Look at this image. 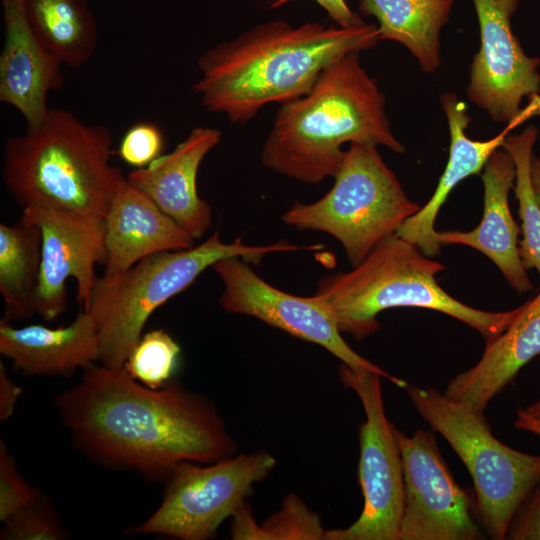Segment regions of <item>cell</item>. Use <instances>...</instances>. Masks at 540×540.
<instances>
[{
  "label": "cell",
  "mask_w": 540,
  "mask_h": 540,
  "mask_svg": "<svg viewBox=\"0 0 540 540\" xmlns=\"http://www.w3.org/2000/svg\"><path fill=\"white\" fill-rule=\"evenodd\" d=\"M531 182L537 203L540 207V158L535 155L531 159Z\"/></svg>",
  "instance_id": "cell-35"
},
{
  "label": "cell",
  "mask_w": 540,
  "mask_h": 540,
  "mask_svg": "<svg viewBox=\"0 0 540 540\" xmlns=\"http://www.w3.org/2000/svg\"><path fill=\"white\" fill-rule=\"evenodd\" d=\"M54 405L85 456L149 480L165 481L182 462L206 464L237 453L211 401L173 380L150 388L124 367L90 365Z\"/></svg>",
  "instance_id": "cell-1"
},
{
  "label": "cell",
  "mask_w": 540,
  "mask_h": 540,
  "mask_svg": "<svg viewBox=\"0 0 540 540\" xmlns=\"http://www.w3.org/2000/svg\"><path fill=\"white\" fill-rule=\"evenodd\" d=\"M181 348L163 329L142 335L129 354L124 368L141 384L160 388L172 380L177 368Z\"/></svg>",
  "instance_id": "cell-27"
},
{
  "label": "cell",
  "mask_w": 540,
  "mask_h": 540,
  "mask_svg": "<svg viewBox=\"0 0 540 540\" xmlns=\"http://www.w3.org/2000/svg\"><path fill=\"white\" fill-rule=\"evenodd\" d=\"M221 140L220 130L197 126L173 151L135 169L126 179L194 239H199L211 226L212 209L198 194V170Z\"/></svg>",
  "instance_id": "cell-16"
},
{
  "label": "cell",
  "mask_w": 540,
  "mask_h": 540,
  "mask_svg": "<svg viewBox=\"0 0 540 540\" xmlns=\"http://www.w3.org/2000/svg\"><path fill=\"white\" fill-rule=\"evenodd\" d=\"M232 539L324 540L326 532L319 516L295 494L288 495L281 509L259 526L246 502L232 515Z\"/></svg>",
  "instance_id": "cell-26"
},
{
  "label": "cell",
  "mask_w": 540,
  "mask_h": 540,
  "mask_svg": "<svg viewBox=\"0 0 540 540\" xmlns=\"http://www.w3.org/2000/svg\"><path fill=\"white\" fill-rule=\"evenodd\" d=\"M421 417L441 434L469 471L481 525L503 540L526 495L540 476V455L526 454L498 440L482 412L433 388H403Z\"/></svg>",
  "instance_id": "cell-8"
},
{
  "label": "cell",
  "mask_w": 540,
  "mask_h": 540,
  "mask_svg": "<svg viewBox=\"0 0 540 540\" xmlns=\"http://www.w3.org/2000/svg\"><path fill=\"white\" fill-rule=\"evenodd\" d=\"M0 532L2 540H62L67 532L47 497L39 495L6 520Z\"/></svg>",
  "instance_id": "cell-28"
},
{
  "label": "cell",
  "mask_w": 540,
  "mask_h": 540,
  "mask_svg": "<svg viewBox=\"0 0 540 540\" xmlns=\"http://www.w3.org/2000/svg\"><path fill=\"white\" fill-rule=\"evenodd\" d=\"M339 378L357 394L366 415L359 427L358 464L364 503L353 524L327 530L325 540H399L404 510L403 468L394 425L384 409L381 376L342 363Z\"/></svg>",
  "instance_id": "cell-10"
},
{
  "label": "cell",
  "mask_w": 540,
  "mask_h": 540,
  "mask_svg": "<svg viewBox=\"0 0 540 540\" xmlns=\"http://www.w3.org/2000/svg\"><path fill=\"white\" fill-rule=\"evenodd\" d=\"M480 47L470 65L467 97L496 122L508 124L522 112L524 98L540 93L539 58L525 54L511 26L519 0H472Z\"/></svg>",
  "instance_id": "cell-13"
},
{
  "label": "cell",
  "mask_w": 540,
  "mask_h": 540,
  "mask_svg": "<svg viewBox=\"0 0 540 540\" xmlns=\"http://www.w3.org/2000/svg\"><path fill=\"white\" fill-rule=\"evenodd\" d=\"M540 99L534 98L530 105L497 136L485 140L470 139L466 135L471 117L466 103L454 92H446L440 97V104L446 115L449 133V157L439 178L436 189L429 201L397 230L396 235L416 244L429 257L437 256L441 243L435 230L436 217L450 192L469 176L480 174L495 150L502 147L509 132L521 121L540 108Z\"/></svg>",
  "instance_id": "cell-17"
},
{
  "label": "cell",
  "mask_w": 540,
  "mask_h": 540,
  "mask_svg": "<svg viewBox=\"0 0 540 540\" xmlns=\"http://www.w3.org/2000/svg\"><path fill=\"white\" fill-rule=\"evenodd\" d=\"M163 145L164 137L156 124L139 122L126 131L117 153L126 164L141 169L162 155Z\"/></svg>",
  "instance_id": "cell-30"
},
{
  "label": "cell",
  "mask_w": 540,
  "mask_h": 540,
  "mask_svg": "<svg viewBox=\"0 0 540 540\" xmlns=\"http://www.w3.org/2000/svg\"><path fill=\"white\" fill-rule=\"evenodd\" d=\"M112 154L107 127L50 108L38 126L5 141L2 178L22 208L40 204L105 218L124 178Z\"/></svg>",
  "instance_id": "cell-4"
},
{
  "label": "cell",
  "mask_w": 540,
  "mask_h": 540,
  "mask_svg": "<svg viewBox=\"0 0 540 540\" xmlns=\"http://www.w3.org/2000/svg\"><path fill=\"white\" fill-rule=\"evenodd\" d=\"M315 248V245L300 246L286 241L250 246L240 238L225 243L216 231L198 246L154 253L120 273L98 277L84 311L91 314L96 324L100 363L112 368L124 367L152 313L188 288L217 261L240 257L258 264L270 253Z\"/></svg>",
  "instance_id": "cell-6"
},
{
  "label": "cell",
  "mask_w": 540,
  "mask_h": 540,
  "mask_svg": "<svg viewBox=\"0 0 540 540\" xmlns=\"http://www.w3.org/2000/svg\"><path fill=\"white\" fill-rule=\"evenodd\" d=\"M537 355H540V291L521 305L501 334L486 342L481 358L473 367L448 382L444 394L483 413L489 402Z\"/></svg>",
  "instance_id": "cell-21"
},
{
  "label": "cell",
  "mask_w": 540,
  "mask_h": 540,
  "mask_svg": "<svg viewBox=\"0 0 540 540\" xmlns=\"http://www.w3.org/2000/svg\"><path fill=\"white\" fill-rule=\"evenodd\" d=\"M445 266L396 234L381 241L353 270L321 278L314 293L341 333L362 340L375 333L377 315L393 307L444 313L473 328L488 342L512 322L520 307L490 312L468 306L442 289L436 275Z\"/></svg>",
  "instance_id": "cell-5"
},
{
  "label": "cell",
  "mask_w": 540,
  "mask_h": 540,
  "mask_svg": "<svg viewBox=\"0 0 540 540\" xmlns=\"http://www.w3.org/2000/svg\"><path fill=\"white\" fill-rule=\"evenodd\" d=\"M454 0H359L363 15L377 20L380 40L405 46L425 73L441 64L440 34Z\"/></svg>",
  "instance_id": "cell-22"
},
{
  "label": "cell",
  "mask_w": 540,
  "mask_h": 540,
  "mask_svg": "<svg viewBox=\"0 0 540 540\" xmlns=\"http://www.w3.org/2000/svg\"><path fill=\"white\" fill-rule=\"evenodd\" d=\"M484 185V210L479 225L471 231L437 232L441 245L461 244L487 256L509 285L519 294L533 284L519 253L521 228L514 220L508 195L515 185L516 170L511 156L502 148L493 152L481 174Z\"/></svg>",
  "instance_id": "cell-18"
},
{
  "label": "cell",
  "mask_w": 540,
  "mask_h": 540,
  "mask_svg": "<svg viewBox=\"0 0 540 540\" xmlns=\"http://www.w3.org/2000/svg\"><path fill=\"white\" fill-rule=\"evenodd\" d=\"M41 228L42 257L35 314L45 321L67 306L66 281L77 285V302L86 309L97 280L95 266L106 261L105 218L32 204L22 208Z\"/></svg>",
  "instance_id": "cell-14"
},
{
  "label": "cell",
  "mask_w": 540,
  "mask_h": 540,
  "mask_svg": "<svg viewBox=\"0 0 540 540\" xmlns=\"http://www.w3.org/2000/svg\"><path fill=\"white\" fill-rule=\"evenodd\" d=\"M105 276L158 252L188 249L194 238L124 177L105 216Z\"/></svg>",
  "instance_id": "cell-19"
},
{
  "label": "cell",
  "mask_w": 540,
  "mask_h": 540,
  "mask_svg": "<svg viewBox=\"0 0 540 540\" xmlns=\"http://www.w3.org/2000/svg\"><path fill=\"white\" fill-rule=\"evenodd\" d=\"M28 21L63 66L78 69L93 57L98 30L86 0H25Z\"/></svg>",
  "instance_id": "cell-24"
},
{
  "label": "cell",
  "mask_w": 540,
  "mask_h": 540,
  "mask_svg": "<svg viewBox=\"0 0 540 540\" xmlns=\"http://www.w3.org/2000/svg\"><path fill=\"white\" fill-rule=\"evenodd\" d=\"M41 257V228L29 215L0 224V293L10 322L35 314Z\"/></svg>",
  "instance_id": "cell-23"
},
{
  "label": "cell",
  "mask_w": 540,
  "mask_h": 540,
  "mask_svg": "<svg viewBox=\"0 0 540 540\" xmlns=\"http://www.w3.org/2000/svg\"><path fill=\"white\" fill-rule=\"evenodd\" d=\"M186 461L165 480L158 508L129 535H162L181 540H206L245 503L256 483L274 469L268 452L235 454L206 463Z\"/></svg>",
  "instance_id": "cell-9"
},
{
  "label": "cell",
  "mask_w": 540,
  "mask_h": 540,
  "mask_svg": "<svg viewBox=\"0 0 540 540\" xmlns=\"http://www.w3.org/2000/svg\"><path fill=\"white\" fill-rule=\"evenodd\" d=\"M23 389L9 376L5 366L0 362V420L9 419L15 411L17 401Z\"/></svg>",
  "instance_id": "cell-33"
},
{
  "label": "cell",
  "mask_w": 540,
  "mask_h": 540,
  "mask_svg": "<svg viewBox=\"0 0 540 540\" xmlns=\"http://www.w3.org/2000/svg\"><path fill=\"white\" fill-rule=\"evenodd\" d=\"M212 268L224 286L220 305L226 312L257 318L292 336L318 344L352 369L373 371L400 388L407 384L353 350L343 339L328 308L315 294L300 297L281 291L264 281L240 257L221 259Z\"/></svg>",
  "instance_id": "cell-12"
},
{
  "label": "cell",
  "mask_w": 540,
  "mask_h": 540,
  "mask_svg": "<svg viewBox=\"0 0 540 540\" xmlns=\"http://www.w3.org/2000/svg\"><path fill=\"white\" fill-rule=\"evenodd\" d=\"M40 495L17 469L4 440L0 441V521L32 503Z\"/></svg>",
  "instance_id": "cell-29"
},
{
  "label": "cell",
  "mask_w": 540,
  "mask_h": 540,
  "mask_svg": "<svg viewBox=\"0 0 540 540\" xmlns=\"http://www.w3.org/2000/svg\"><path fill=\"white\" fill-rule=\"evenodd\" d=\"M334 179L321 199L294 203L282 220L333 236L353 267L422 207L408 198L375 144L351 143Z\"/></svg>",
  "instance_id": "cell-7"
},
{
  "label": "cell",
  "mask_w": 540,
  "mask_h": 540,
  "mask_svg": "<svg viewBox=\"0 0 540 540\" xmlns=\"http://www.w3.org/2000/svg\"><path fill=\"white\" fill-rule=\"evenodd\" d=\"M514 426L519 430L531 432L540 436V421L526 415L520 409L517 411V418L514 422Z\"/></svg>",
  "instance_id": "cell-34"
},
{
  "label": "cell",
  "mask_w": 540,
  "mask_h": 540,
  "mask_svg": "<svg viewBox=\"0 0 540 540\" xmlns=\"http://www.w3.org/2000/svg\"><path fill=\"white\" fill-rule=\"evenodd\" d=\"M378 27H351L284 20L259 24L198 58L193 92L203 107L243 124L268 104L279 105L307 93L321 73L341 57L373 48Z\"/></svg>",
  "instance_id": "cell-2"
},
{
  "label": "cell",
  "mask_w": 540,
  "mask_h": 540,
  "mask_svg": "<svg viewBox=\"0 0 540 540\" xmlns=\"http://www.w3.org/2000/svg\"><path fill=\"white\" fill-rule=\"evenodd\" d=\"M4 40L0 54V101L15 108L27 128L46 117L47 97L64 85L62 63L41 43L26 14L25 0H0Z\"/></svg>",
  "instance_id": "cell-15"
},
{
  "label": "cell",
  "mask_w": 540,
  "mask_h": 540,
  "mask_svg": "<svg viewBox=\"0 0 540 540\" xmlns=\"http://www.w3.org/2000/svg\"><path fill=\"white\" fill-rule=\"evenodd\" d=\"M345 143L405 152L391 130L383 93L360 63V52L341 57L307 93L280 105L261 160L279 174L316 184L337 174Z\"/></svg>",
  "instance_id": "cell-3"
},
{
  "label": "cell",
  "mask_w": 540,
  "mask_h": 540,
  "mask_svg": "<svg viewBox=\"0 0 540 540\" xmlns=\"http://www.w3.org/2000/svg\"><path fill=\"white\" fill-rule=\"evenodd\" d=\"M506 539L540 540V476L515 513Z\"/></svg>",
  "instance_id": "cell-31"
},
{
  "label": "cell",
  "mask_w": 540,
  "mask_h": 540,
  "mask_svg": "<svg viewBox=\"0 0 540 540\" xmlns=\"http://www.w3.org/2000/svg\"><path fill=\"white\" fill-rule=\"evenodd\" d=\"M394 434L404 480L399 540L482 539L476 496L455 480L434 431L409 436L394 426Z\"/></svg>",
  "instance_id": "cell-11"
},
{
  "label": "cell",
  "mask_w": 540,
  "mask_h": 540,
  "mask_svg": "<svg viewBox=\"0 0 540 540\" xmlns=\"http://www.w3.org/2000/svg\"><path fill=\"white\" fill-rule=\"evenodd\" d=\"M537 137V127L529 125L519 134L508 135L501 148L515 164L514 191L523 235L519 241L520 257L527 270L535 268L540 276V207L531 182L532 150Z\"/></svg>",
  "instance_id": "cell-25"
},
{
  "label": "cell",
  "mask_w": 540,
  "mask_h": 540,
  "mask_svg": "<svg viewBox=\"0 0 540 540\" xmlns=\"http://www.w3.org/2000/svg\"><path fill=\"white\" fill-rule=\"evenodd\" d=\"M292 1L296 0H272L271 8H279ZM322 9H324L329 17L334 20L338 26L351 27L364 23L361 17L355 13L347 4L346 0H313Z\"/></svg>",
  "instance_id": "cell-32"
},
{
  "label": "cell",
  "mask_w": 540,
  "mask_h": 540,
  "mask_svg": "<svg viewBox=\"0 0 540 540\" xmlns=\"http://www.w3.org/2000/svg\"><path fill=\"white\" fill-rule=\"evenodd\" d=\"M520 410L526 415L540 421V399Z\"/></svg>",
  "instance_id": "cell-36"
},
{
  "label": "cell",
  "mask_w": 540,
  "mask_h": 540,
  "mask_svg": "<svg viewBox=\"0 0 540 540\" xmlns=\"http://www.w3.org/2000/svg\"><path fill=\"white\" fill-rule=\"evenodd\" d=\"M0 353L27 376L69 377L100 359L99 337L91 314L81 310L66 326L14 327L0 320Z\"/></svg>",
  "instance_id": "cell-20"
}]
</instances>
